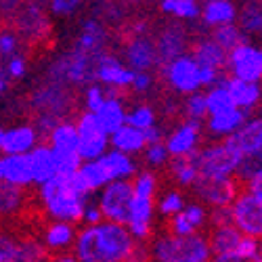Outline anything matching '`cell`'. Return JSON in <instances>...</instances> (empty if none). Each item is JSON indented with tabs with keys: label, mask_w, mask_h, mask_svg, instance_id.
<instances>
[{
	"label": "cell",
	"mask_w": 262,
	"mask_h": 262,
	"mask_svg": "<svg viewBox=\"0 0 262 262\" xmlns=\"http://www.w3.org/2000/svg\"><path fill=\"white\" fill-rule=\"evenodd\" d=\"M112 143L116 147V151L120 154H137L141 151L147 143H145V137H143V130H137L133 126H122L120 130L112 135Z\"/></svg>",
	"instance_id": "cell-22"
},
{
	"label": "cell",
	"mask_w": 262,
	"mask_h": 262,
	"mask_svg": "<svg viewBox=\"0 0 262 262\" xmlns=\"http://www.w3.org/2000/svg\"><path fill=\"white\" fill-rule=\"evenodd\" d=\"M198 139H200V122H189L185 126H181L179 130H174L172 137L168 139V156H174V158H181V156H187L195 149L198 145Z\"/></svg>",
	"instance_id": "cell-12"
},
{
	"label": "cell",
	"mask_w": 262,
	"mask_h": 262,
	"mask_svg": "<svg viewBox=\"0 0 262 262\" xmlns=\"http://www.w3.org/2000/svg\"><path fill=\"white\" fill-rule=\"evenodd\" d=\"M47 262H76V258H74L72 254H68L65 250H61V252H57V254H51V252H49Z\"/></svg>",
	"instance_id": "cell-47"
},
{
	"label": "cell",
	"mask_w": 262,
	"mask_h": 262,
	"mask_svg": "<svg viewBox=\"0 0 262 262\" xmlns=\"http://www.w3.org/2000/svg\"><path fill=\"white\" fill-rule=\"evenodd\" d=\"M74 225L70 223H53L45 229V246L47 250H68L74 244Z\"/></svg>",
	"instance_id": "cell-24"
},
{
	"label": "cell",
	"mask_w": 262,
	"mask_h": 262,
	"mask_svg": "<svg viewBox=\"0 0 262 262\" xmlns=\"http://www.w3.org/2000/svg\"><path fill=\"white\" fill-rule=\"evenodd\" d=\"M53 158H55V166H57V177H70V174L78 172L82 166V158L78 154H70V151H59V149H51Z\"/></svg>",
	"instance_id": "cell-31"
},
{
	"label": "cell",
	"mask_w": 262,
	"mask_h": 262,
	"mask_svg": "<svg viewBox=\"0 0 262 262\" xmlns=\"http://www.w3.org/2000/svg\"><path fill=\"white\" fill-rule=\"evenodd\" d=\"M80 172H82V177L86 179V183H89L91 191H97V189L105 187L107 183H112V181H109V177H107V170H105L101 158L93 160V162H86L84 166H80Z\"/></svg>",
	"instance_id": "cell-29"
},
{
	"label": "cell",
	"mask_w": 262,
	"mask_h": 262,
	"mask_svg": "<svg viewBox=\"0 0 262 262\" xmlns=\"http://www.w3.org/2000/svg\"><path fill=\"white\" fill-rule=\"evenodd\" d=\"M244 156L231 139L198 151V177L204 179H231L242 164Z\"/></svg>",
	"instance_id": "cell-3"
},
{
	"label": "cell",
	"mask_w": 262,
	"mask_h": 262,
	"mask_svg": "<svg viewBox=\"0 0 262 262\" xmlns=\"http://www.w3.org/2000/svg\"><path fill=\"white\" fill-rule=\"evenodd\" d=\"M183 51H185V34H183V30L177 28V26L168 28V30L162 34L158 47H156V55H158L164 63H170V61H174L177 57H181Z\"/></svg>",
	"instance_id": "cell-20"
},
{
	"label": "cell",
	"mask_w": 262,
	"mask_h": 262,
	"mask_svg": "<svg viewBox=\"0 0 262 262\" xmlns=\"http://www.w3.org/2000/svg\"><path fill=\"white\" fill-rule=\"evenodd\" d=\"M95 116L107 135H114L116 130H120L126 124V114H124V107L118 101V97H107L103 101V105L95 112Z\"/></svg>",
	"instance_id": "cell-17"
},
{
	"label": "cell",
	"mask_w": 262,
	"mask_h": 262,
	"mask_svg": "<svg viewBox=\"0 0 262 262\" xmlns=\"http://www.w3.org/2000/svg\"><path fill=\"white\" fill-rule=\"evenodd\" d=\"M103 101H105V93L99 89V86H91L89 93H86V107H89V112L95 114L103 105Z\"/></svg>",
	"instance_id": "cell-41"
},
{
	"label": "cell",
	"mask_w": 262,
	"mask_h": 262,
	"mask_svg": "<svg viewBox=\"0 0 262 262\" xmlns=\"http://www.w3.org/2000/svg\"><path fill=\"white\" fill-rule=\"evenodd\" d=\"M233 99L227 91V86L221 82L216 89L206 97V109L208 114H218V112H227V109H233Z\"/></svg>",
	"instance_id": "cell-30"
},
{
	"label": "cell",
	"mask_w": 262,
	"mask_h": 262,
	"mask_svg": "<svg viewBox=\"0 0 262 262\" xmlns=\"http://www.w3.org/2000/svg\"><path fill=\"white\" fill-rule=\"evenodd\" d=\"M36 145V130L30 126H19L3 135V154L5 156H24Z\"/></svg>",
	"instance_id": "cell-15"
},
{
	"label": "cell",
	"mask_w": 262,
	"mask_h": 262,
	"mask_svg": "<svg viewBox=\"0 0 262 262\" xmlns=\"http://www.w3.org/2000/svg\"><path fill=\"white\" fill-rule=\"evenodd\" d=\"M246 118H248V112L244 109H227V112H218V114H212L210 118V130L216 135H231V133H237L239 128L246 124Z\"/></svg>",
	"instance_id": "cell-21"
},
{
	"label": "cell",
	"mask_w": 262,
	"mask_h": 262,
	"mask_svg": "<svg viewBox=\"0 0 262 262\" xmlns=\"http://www.w3.org/2000/svg\"><path fill=\"white\" fill-rule=\"evenodd\" d=\"M218 47H221L225 53H231L235 47L244 45V36H242V30L233 24H227V26H218L216 32H214V40Z\"/></svg>",
	"instance_id": "cell-28"
},
{
	"label": "cell",
	"mask_w": 262,
	"mask_h": 262,
	"mask_svg": "<svg viewBox=\"0 0 262 262\" xmlns=\"http://www.w3.org/2000/svg\"><path fill=\"white\" fill-rule=\"evenodd\" d=\"M154 120H156V116H154V112H151L149 107H137L133 114L126 116L128 126H133V128H137V130H147V128H151V126H154Z\"/></svg>",
	"instance_id": "cell-34"
},
{
	"label": "cell",
	"mask_w": 262,
	"mask_h": 262,
	"mask_svg": "<svg viewBox=\"0 0 262 262\" xmlns=\"http://www.w3.org/2000/svg\"><path fill=\"white\" fill-rule=\"evenodd\" d=\"M80 5V0H53V11L55 13H70Z\"/></svg>",
	"instance_id": "cell-44"
},
{
	"label": "cell",
	"mask_w": 262,
	"mask_h": 262,
	"mask_svg": "<svg viewBox=\"0 0 262 262\" xmlns=\"http://www.w3.org/2000/svg\"><path fill=\"white\" fill-rule=\"evenodd\" d=\"M51 149H59V151H70V154H78V130L72 122H61L51 130Z\"/></svg>",
	"instance_id": "cell-25"
},
{
	"label": "cell",
	"mask_w": 262,
	"mask_h": 262,
	"mask_svg": "<svg viewBox=\"0 0 262 262\" xmlns=\"http://www.w3.org/2000/svg\"><path fill=\"white\" fill-rule=\"evenodd\" d=\"M170 172L181 185H193V181L198 179V149H193L187 156L174 158Z\"/></svg>",
	"instance_id": "cell-26"
},
{
	"label": "cell",
	"mask_w": 262,
	"mask_h": 262,
	"mask_svg": "<svg viewBox=\"0 0 262 262\" xmlns=\"http://www.w3.org/2000/svg\"><path fill=\"white\" fill-rule=\"evenodd\" d=\"M17 49V40L13 34H0V53L3 55H11Z\"/></svg>",
	"instance_id": "cell-42"
},
{
	"label": "cell",
	"mask_w": 262,
	"mask_h": 262,
	"mask_svg": "<svg viewBox=\"0 0 262 262\" xmlns=\"http://www.w3.org/2000/svg\"><path fill=\"white\" fill-rule=\"evenodd\" d=\"M3 181L19 187H28L30 183H34L30 156H7L3 160Z\"/></svg>",
	"instance_id": "cell-13"
},
{
	"label": "cell",
	"mask_w": 262,
	"mask_h": 262,
	"mask_svg": "<svg viewBox=\"0 0 262 262\" xmlns=\"http://www.w3.org/2000/svg\"><path fill=\"white\" fill-rule=\"evenodd\" d=\"M30 166H32V177L34 183L45 185L47 181H51L53 177H57V166H55V158L53 151L47 145L34 147V151H30Z\"/></svg>",
	"instance_id": "cell-14"
},
{
	"label": "cell",
	"mask_w": 262,
	"mask_h": 262,
	"mask_svg": "<svg viewBox=\"0 0 262 262\" xmlns=\"http://www.w3.org/2000/svg\"><path fill=\"white\" fill-rule=\"evenodd\" d=\"M3 135H5V133L0 130V151H3Z\"/></svg>",
	"instance_id": "cell-48"
},
{
	"label": "cell",
	"mask_w": 262,
	"mask_h": 262,
	"mask_svg": "<svg viewBox=\"0 0 262 262\" xmlns=\"http://www.w3.org/2000/svg\"><path fill=\"white\" fill-rule=\"evenodd\" d=\"M193 187L198 191L200 198H204L214 208H229L233 200L246 187L244 181H239L235 174L231 179H204L198 177L193 181Z\"/></svg>",
	"instance_id": "cell-6"
},
{
	"label": "cell",
	"mask_w": 262,
	"mask_h": 262,
	"mask_svg": "<svg viewBox=\"0 0 262 262\" xmlns=\"http://www.w3.org/2000/svg\"><path fill=\"white\" fill-rule=\"evenodd\" d=\"M204 19L210 26H227L235 21V7L229 0H210L204 9Z\"/></svg>",
	"instance_id": "cell-27"
},
{
	"label": "cell",
	"mask_w": 262,
	"mask_h": 262,
	"mask_svg": "<svg viewBox=\"0 0 262 262\" xmlns=\"http://www.w3.org/2000/svg\"><path fill=\"white\" fill-rule=\"evenodd\" d=\"M24 70H26V63H24V59H21V57H13V61H11V65H9V72H11V76H13V78L24 76Z\"/></svg>",
	"instance_id": "cell-46"
},
{
	"label": "cell",
	"mask_w": 262,
	"mask_h": 262,
	"mask_svg": "<svg viewBox=\"0 0 262 262\" xmlns=\"http://www.w3.org/2000/svg\"><path fill=\"white\" fill-rule=\"evenodd\" d=\"M223 84L227 86V91H229V95L233 99V105L237 109H244V112H248V109L258 105V101H260V86L258 84L237 80L233 76L225 78Z\"/></svg>",
	"instance_id": "cell-11"
},
{
	"label": "cell",
	"mask_w": 262,
	"mask_h": 262,
	"mask_svg": "<svg viewBox=\"0 0 262 262\" xmlns=\"http://www.w3.org/2000/svg\"><path fill=\"white\" fill-rule=\"evenodd\" d=\"M233 225L248 237L260 239L262 235V195L248 191L246 187L229 206Z\"/></svg>",
	"instance_id": "cell-4"
},
{
	"label": "cell",
	"mask_w": 262,
	"mask_h": 262,
	"mask_svg": "<svg viewBox=\"0 0 262 262\" xmlns=\"http://www.w3.org/2000/svg\"><path fill=\"white\" fill-rule=\"evenodd\" d=\"M168 80L177 91L181 93H193L200 89V68L191 57L181 55L168 63L166 68Z\"/></svg>",
	"instance_id": "cell-8"
},
{
	"label": "cell",
	"mask_w": 262,
	"mask_h": 262,
	"mask_svg": "<svg viewBox=\"0 0 262 262\" xmlns=\"http://www.w3.org/2000/svg\"><path fill=\"white\" fill-rule=\"evenodd\" d=\"M40 202L45 206V210L59 218L61 223H76L82 221L84 208H86V198L78 195L70 183L68 177H53L45 185H40Z\"/></svg>",
	"instance_id": "cell-2"
},
{
	"label": "cell",
	"mask_w": 262,
	"mask_h": 262,
	"mask_svg": "<svg viewBox=\"0 0 262 262\" xmlns=\"http://www.w3.org/2000/svg\"><path fill=\"white\" fill-rule=\"evenodd\" d=\"M133 183L130 181H112L105 185V191L101 195V216L107 218L109 223L116 225H126L128 223V212H130V202H133Z\"/></svg>",
	"instance_id": "cell-5"
},
{
	"label": "cell",
	"mask_w": 262,
	"mask_h": 262,
	"mask_svg": "<svg viewBox=\"0 0 262 262\" xmlns=\"http://www.w3.org/2000/svg\"><path fill=\"white\" fill-rule=\"evenodd\" d=\"M135 195H147V198H154L156 193V177L151 172H143L137 177V181L133 183Z\"/></svg>",
	"instance_id": "cell-35"
},
{
	"label": "cell",
	"mask_w": 262,
	"mask_h": 262,
	"mask_svg": "<svg viewBox=\"0 0 262 262\" xmlns=\"http://www.w3.org/2000/svg\"><path fill=\"white\" fill-rule=\"evenodd\" d=\"M206 237H208L210 256H221V254L235 252L239 244H242L244 233L235 225H227V227H212V231Z\"/></svg>",
	"instance_id": "cell-9"
},
{
	"label": "cell",
	"mask_w": 262,
	"mask_h": 262,
	"mask_svg": "<svg viewBox=\"0 0 262 262\" xmlns=\"http://www.w3.org/2000/svg\"><path fill=\"white\" fill-rule=\"evenodd\" d=\"M19 235L0 225V262H15Z\"/></svg>",
	"instance_id": "cell-32"
},
{
	"label": "cell",
	"mask_w": 262,
	"mask_h": 262,
	"mask_svg": "<svg viewBox=\"0 0 262 262\" xmlns=\"http://www.w3.org/2000/svg\"><path fill=\"white\" fill-rule=\"evenodd\" d=\"M97 78L101 82H105L107 86H112V89H124V86H130L133 84V78H135V72L133 70H126L122 65L107 57L97 70Z\"/></svg>",
	"instance_id": "cell-19"
},
{
	"label": "cell",
	"mask_w": 262,
	"mask_h": 262,
	"mask_svg": "<svg viewBox=\"0 0 262 262\" xmlns=\"http://www.w3.org/2000/svg\"><path fill=\"white\" fill-rule=\"evenodd\" d=\"M227 63L231 68L233 78L244 80V82H254L258 84L262 76V53L256 47L250 45H239L227 55Z\"/></svg>",
	"instance_id": "cell-7"
},
{
	"label": "cell",
	"mask_w": 262,
	"mask_h": 262,
	"mask_svg": "<svg viewBox=\"0 0 262 262\" xmlns=\"http://www.w3.org/2000/svg\"><path fill=\"white\" fill-rule=\"evenodd\" d=\"M210 262H262V256H244L239 252H229L221 256H210Z\"/></svg>",
	"instance_id": "cell-39"
},
{
	"label": "cell",
	"mask_w": 262,
	"mask_h": 262,
	"mask_svg": "<svg viewBox=\"0 0 262 262\" xmlns=\"http://www.w3.org/2000/svg\"><path fill=\"white\" fill-rule=\"evenodd\" d=\"M260 7L258 5H248L246 7V11H244V15H242V24H244V28L248 30V32H258L260 30Z\"/></svg>",
	"instance_id": "cell-37"
},
{
	"label": "cell",
	"mask_w": 262,
	"mask_h": 262,
	"mask_svg": "<svg viewBox=\"0 0 262 262\" xmlns=\"http://www.w3.org/2000/svg\"><path fill=\"white\" fill-rule=\"evenodd\" d=\"M185 208V202H183V195L181 193H168L164 202H162V212L172 216V214H177Z\"/></svg>",
	"instance_id": "cell-38"
},
{
	"label": "cell",
	"mask_w": 262,
	"mask_h": 262,
	"mask_svg": "<svg viewBox=\"0 0 262 262\" xmlns=\"http://www.w3.org/2000/svg\"><path fill=\"white\" fill-rule=\"evenodd\" d=\"M126 55H128V63L133 65V72H147V70H151V65L158 61L154 42H149L147 38L130 40Z\"/></svg>",
	"instance_id": "cell-16"
},
{
	"label": "cell",
	"mask_w": 262,
	"mask_h": 262,
	"mask_svg": "<svg viewBox=\"0 0 262 262\" xmlns=\"http://www.w3.org/2000/svg\"><path fill=\"white\" fill-rule=\"evenodd\" d=\"M154 262H210L208 237L193 233L187 237H170L160 233L149 250Z\"/></svg>",
	"instance_id": "cell-1"
},
{
	"label": "cell",
	"mask_w": 262,
	"mask_h": 262,
	"mask_svg": "<svg viewBox=\"0 0 262 262\" xmlns=\"http://www.w3.org/2000/svg\"><path fill=\"white\" fill-rule=\"evenodd\" d=\"M133 86L135 91H147L151 86V78L145 74V72H135V78H133Z\"/></svg>",
	"instance_id": "cell-43"
},
{
	"label": "cell",
	"mask_w": 262,
	"mask_h": 262,
	"mask_svg": "<svg viewBox=\"0 0 262 262\" xmlns=\"http://www.w3.org/2000/svg\"><path fill=\"white\" fill-rule=\"evenodd\" d=\"M0 181H3V160H0Z\"/></svg>",
	"instance_id": "cell-49"
},
{
	"label": "cell",
	"mask_w": 262,
	"mask_h": 262,
	"mask_svg": "<svg viewBox=\"0 0 262 262\" xmlns=\"http://www.w3.org/2000/svg\"><path fill=\"white\" fill-rule=\"evenodd\" d=\"M229 139L235 143V147L239 151H242L244 158H260V149H262V126H260V120L248 122L246 126H242Z\"/></svg>",
	"instance_id": "cell-10"
},
{
	"label": "cell",
	"mask_w": 262,
	"mask_h": 262,
	"mask_svg": "<svg viewBox=\"0 0 262 262\" xmlns=\"http://www.w3.org/2000/svg\"><path fill=\"white\" fill-rule=\"evenodd\" d=\"M162 9L166 13H174L177 17H183V19H193L200 15L195 0H162Z\"/></svg>",
	"instance_id": "cell-33"
},
{
	"label": "cell",
	"mask_w": 262,
	"mask_h": 262,
	"mask_svg": "<svg viewBox=\"0 0 262 262\" xmlns=\"http://www.w3.org/2000/svg\"><path fill=\"white\" fill-rule=\"evenodd\" d=\"M101 162L107 170L109 181H120V179H128L135 174V164L126 154H120V151H112V154H103Z\"/></svg>",
	"instance_id": "cell-23"
},
{
	"label": "cell",
	"mask_w": 262,
	"mask_h": 262,
	"mask_svg": "<svg viewBox=\"0 0 262 262\" xmlns=\"http://www.w3.org/2000/svg\"><path fill=\"white\" fill-rule=\"evenodd\" d=\"M191 59L198 63V68H210V70H214L218 74H221V70L227 65V53L212 40H206V42L195 45Z\"/></svg>",
	"instance_id": "cell-18"
},
{
	"label": "cell",
	"mask_w": 262,
	"mask_h": 262,
	"mask_svg": "<svg viewBox=\"0 0 262 262\" xmlns=\"http://www.w3.org/2000/svg\"><path fill=\"white\" fill-rule=\"evenodd\" d=\"M168 158V149L164 143H154L147 147V162L151 164H164Z\"/></svg>",
	"instance_id": "cell-40"
},
{
	"label": "cell",
	"mask_w": 262,
	"mask_h": 262,
	"mask_svg": "<svg viewBox=\"0 0 262 262\" xmlns=\"http://www.w3.org/2000/svg\"><path fill=\"white\" fill-rule=\"evenodd\" d=\"M84 221L89 223V225H99L101 221H103V216H101V210L99 208H95V206H86L84 208Z\"/></svg>",
	"instance_id": "cell-45"
},
{
	"label": "cell",
	"mask_w": 262,
	"mask_h": 262,
	"mask_svg": "<svg viewBox=\"0 0 262 262\" xmlns=\"http://www.w3.org/2000/svg\"><path fill=\"white\" fill-rule=\"evenodd\" d=\"M187 114L191 116V122H200L208 114V109H206V97L193 95L189 99V103H187Z\"/></svg>",
	"instance_id": "cell-36"
},
{
	"label": "cell",
	"mask_w": 262,
	"mask_h": 262,
	"mask_svg": "<svg viewBox=\"0 0 262 262\" xmlns=\"http://www.w3.org/2000/svg\"><path fill=\"white\" fill-rule=\"evenodd\" d=\"M5 89V80H0V91H3Z\"/></svg>",
	"instance_id": "cell-50"
}]
</instances>
